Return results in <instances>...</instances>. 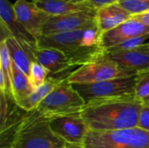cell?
I'll return each mask as SVG.
<instances>
[{
  "instance_id": "cell-1",
  "label": "cell",
  "mask_w": 149,
  "mask_h": 148,
  "mask_svg": "<svg viewBox=\"0 0 149 148\" xmlns=\"http://www.w3.org/2000/svg\"><path fill=\"white\" fill-rule=\"evenodd\" d=\"M142 103L135 96L95 99L86 103L80 114L90 131L136 127Z\"/></svg>"
},
{
  "instance_id": "cell-2",
  "label": "cell",
  "mask_w": 149,
  "mask_h": 148,
  "mask_svg": "<svg viewBox=\"0 0 149 148\" xmlns=\"http://www.w3.org/2000/svg\"><path fill=\"white\" fill-rule=\"evenodd\" d=\"M102 32L98 26L42 35L37 43L38 47L53 48L62 51L69 59L71 65H86L105 53L100 46Z\"/></svg>"
},
{
  "instance_id": "cell-3",
  "label": "cell",
  "mask_w": 149,
  "mask_h": 148,
  "mask_svg": "<svg viewBox=\"0 0 149 148\" xmlns=\"http://www.w3.org/2000/svg\"><path fill=\"white\" fill-rule=\"evenodd\" d=\"M11 148H81L72 146L56 135L50 120L37 109L26 112L17 129Z\"/></svg>"
},
{
  "instance_id": "cell-4",
  "label": "cell",
  "mask_w": 149,
  "mask_h": 148,
  "mask_svg": "<svg viewBox=\"0 0 149 148\" xmlns=\"http://www.w3.org/2000/svg\"><path fill=\"white\" fill-rule=\"evenodd\" d=\"M86 102L76 91L73 85L65 78L55 89L36 108L43 116L51 120L53 118L80 113Z\"/></svg>"
},
{
  "instance_id": "cell-5",
  "label": "cell",
  "mask_w": 149,
  "mask_h": 148,
  "mask_svg": "<svg viewBox=\"0 0 149 148\" xmlns=\"http://www.w3.org/2000/svg\"><path fill=\"white\" fill-rule=\"evenodd\" d=\"M82 148H149V132L138 126L113 131H88Z\"/></svg>"
},
{
  "instance_id": "cell-6",
  "label": "cell",
  "mask_w": 149,
  "mask_h": 148,
  "mask_svg": "<svg viewBox=\"0 0 149 148\" xmlns=\"http://www.w3.org/2000/svg\"><path fill=\"white\" fill-rule=\"evenodd\" d=\"M134 75H136V73L123 70L114 61L110 59L105 52L95 60L80 66L70 73L67 79L72 85L93 84Z\"/></svg>"
},
{
  "instance_id": "cell-7",
  "label": "cell",
  "mask_w": 149,
  "mask_h": 148,
  "mask_svg": "<svg viewBox=\"0 0 149 148\" xmlns=\"http://www.w3.org/2000/svg\"><path fill=\"white\" fill-rule=\"evenodd\" d=\"M136 75L93 84L73 85L86 104L100 99L135 96Z\"/></svg>"
},
{
  "instance_id": "cell-8",
  "label": "cell",
  "mask_w": 149,
  "mask_h": 148,
  "mask_svg": "<svg viewBox=\"0 0 149 148\" xmlns=\"http://www.w3.org/2000/svg\"><path fill=\"white\" fill-rule=\"evenodd\" d=\"M97 9L89 8L58 16H50L45 22L42 35L72 31L97 25Z\"/></svg>"
},
{
  "instance_id": "cell-9",
  "label": "cell",
  "mask_w": 149,
  "mask_h": 148,
  "mask_svg": "<svg viewBox=\"0 0 149 148\" xmlns=\"http://www.w3.org/2000/svg\"><path fill=\"white\" fill-rule=\"evenodd\" d=\"M50 126L52 132L65 142L81 148L89 131V128L80 113L51 119Z\"/></svg>"
},
{
  "instance_id": "cell-10",
  "label": "cell",
  "mask_w": 149,
  "mask_h": 148,
  "mask_svg": "<svg viewBox=\"0 0 149 148\" xmlns=\"http://www.w3.org/2000/svg\"><path fill=\"white\" fill-rule=\"evenodd\" d=\"M149 34V27L132 17L117 27L103 32L100 38V46L105 51L130 38Z\"/></svg>"
},
{
  "instance_id": "cell-11",
  "label": "cell",
  "mask_w": 149,
  "mask_h": 148,
  "mask_svg": "<svg viewBox=\"0 0 149 148\" xmlns=\"http://www.w3.org/2000/svg\"><path fill=\"white\" fill-rule=\"evenodd\" d=\"M13 9L17 19L38 40L42 36L43 27L50 15L40 10L32 1L17 0Z\"/></svg>"
},
{
  "instance_id": "cell-12",
  "label": "cell",
  "mask_w": 149,
  "mask_h": 148,
  "mask_svg": "<svg viewBox=\"0 0 149 148\" xmlns=\"http://www.w3.org/2000/svg\"><path fill=\"white\" fill-rule=\"evenodd\" d=\"M105 52L123 70L137 74L149 69V43L127 51Z\"/></svg>"
},
{
  "instance_id": "cell-13",
  "label": "cell",
  "mask_w": 149,
  "mask_h": 148,
  "mask_svg": "<svg viewBox=\"0 0 149 148\" xmlns=\"http://www.w3.org/2000/svg\"><path fill=\"white\" fill-rule=\"evenodd\" d=\"M0 21L5 24L12 37L17 38L24 46L32 50L37 47L38 40L17 19L13 5L8 0H0Z\"/></svg>"
},
{
  "instance_id": "cell-14",
  "label": "cell",
  "mask_w": 149,
  "mask_h": 148,
  "mask_svg": "<svg viewBox=\"0 0 149 148\" xmlns=\"http://www.w3.org/2000/svg\"><path fill=\"white\" fill-rule=\"evenodd\" d=\"M33 55L36 61L52 74L65 72L72 67L67 57L62 51L53 48L37 46L33 50Z\"/></svg>"
},
{
  "instance_id": "cell-15",
  "label": "cell",
  "mask_w": 149,
  "mask_h": 148,
  "mask_svg": "<svg viewBox=\"0 0 149 148\" xmlns=\"http://www.w3.org/2000/svg\"><path fill=\"white\" fill-rule=\"evenodd\" d=\"M132 17V14L118 3L103 6L97 9V26L103 33L117 27Z\"/></svg>"
},
{
  "instance_id": "cell-16",
  "label": "cell",
  "mask_w": 149,
  "mask_h": 148,
  "mask_svg": "<svg viewBox=\"0 0 149 148\" xmlns=\"http://www.w3.org/2000/svg\"><path fill=\"white\" fill-rule=\"evenodd\" d=\"M5 43L8 47L12 63L19 67L29 77L31 64L32 62L36 61L33 55L34 49L32 50L26 48L14 37L8 38L5 40Z\"/></svg>"
},
{
  "instance_id": "cell-17",
  "label": "cell",
  "mask_w": 149,
  "mask_h": 148,
  "mask_svg": "<svg viewBox=\"0 0 149 148\" xmlns=\"http://www.w3.org/2000/svg\"><path fill=\"white\" fill-rule=\"evenodd\" d=\"M12 95L16 105L21 109L34 91L31 85L28 76L14 63H12Z\"/></svg>"
},
{
  "instance_id": "cell-18",
  "label": "cell",
  "mask_w": 149,
  "mask_h": 148,
  "mask_svg": "<svg viewBox=\"0 0 149 148\" xmlns=\"http://www.w3.org/2000/svg\"><path fill=\"white\" fill-rule=\"evenodd\" d=\"M12 61L5 41L0 42V92L13 99Z\"/></svg>"
},
{
  "instance_id": "cell-19",
  "label": "cell",
  "mask_w": 149,
  "mask_h": 148,
  "mask_svg": "<svg viewBox=\"0 0 149 148\" xmlns=\"http://www.w3.org/2000/svg\"><path fill=\"white\" fill-rule=\"evenodd\" d=\"M32 2L40 10L50 16H58L76 10L93 8L86 3L75 4L67 3L65 0H32Z\"/></svg>"
},
{
  "instance_id": "cell-20",
  "label": "cell",
  "mask_w": 149,
  "mask_h": 148,
  "mask_svg": "<svg viewBox=\"0 0 149 148\" xmlns=\"http://www.w3.org/2000/svg\"><path fill=\"white\" fill-rule=\"evenodd\" d=\"M62 79H57L49 75L46 81L32 92V93L23 105L21 109L24 112H30L36 109L40 102L45 99L55 89V87H57V85L61 82Z\"/></svg>"
},
{
  "instance_id": "cell-21",
  "label": "cell",
  "mask_w": 149,
  "mask_h": 148,
  "mask_svg": "<svg viewBox=\"0 0 149 148\" xmlns=\"http://www.w3.org/2000/svg\"><path fill=\"white\" fill-rule=\"evenodd\" d=\"M49 74L50 72L38 62H32L28 78L33 90H36L40 85H42L46 81Z\"/></svg>"
},
{
  "instance_id": "cell-22",
  "label": "cell",
  "mask_w": 149,
  "mask_h": 148,
  "mask_svg": "<svg viewBox=\"0 0 149 148\" xmlns=\"http://www.w3.org/2000/svg\"><path fill=\"white\" fill-rule=\"evenodd\" d=\"M135 98L141 101L149 98V69L136 74Z\"/></svg>"
},
{
  "instance_id": "cell-23",
  "label": "cell",
  "mask_w": 149,
  "mask_h": 148,
  "mask_svg": "<svg viewBox=\"0 0 149 148\" xmlns=\"http://www.w3.org/2000/svg\"><path fill=\"white\" fill-rule=\"evenodd\" d=\"M117 3L132 14V16L149 10V0H120Z\"/></svg>"
},
{
  "instance_id": "cell-24",
  "label": "cell",
  "mask_w": 149,
  "mask_h": 148,
  "mask_svg": "<svg viewBox=\"0 0 149 148\" xmlns=\"http://www.w3.org/2000/svg\"><path fill=\"white\" fill-rule=\"evenodd\" d=\"M149 38V34L148 35H143V36H139L136 38H130L113 48H110L108 50H107L106 51H127V50H131V49H134L137 48L142 44H144L145 40H147Z\"/></svg>"
},
{
  "instance_id": "cell-25",
  "label": "cell",
  "mask_w": 149,
  "mask_h": 148,
  "mask_svg": "<svg viewBox=\"0 0 149 148\" xmlns=\"http://www.w3.org/2000/svg\"><path fill=\"white\" fill-rule=\"evenodd\" d=\"M137 126L149 132V102L143 101L142 103Z\"/></svg>"
},
{
  "instance_id": "cell-26",
  "label": "cell",
  "mask_w": 149,
  "mask_h": 148,
  "mask_svg": "<svg viewBox=\"0 0 149 148\" xmlns=\"http://www.w3.org/2000/svg\"><path fill=\"white\" fill-rule=\"evenodd\" d=\"M120 0H87L86 3L95 9H99L103 6L117 3Z\"/></svg>"
},
{
  "instance_id": "cell-27",
  "label": "cell",
  "mask_w": 149,
  "mask_h": 148,
  "mask_svg": "<svg viewBox=\"0 0 149 148\" xmlns=\"http://www.w3.org/2000/svg\"><path fill=\"white\" fill-rule=\"evenodd\" d=\"M133 17H134L136 19H138L139 21H141V22L142 24H144L146 26L149 27V10L148 11L144 12V13L136 15V16H133Z\"/></svg>"
},
{
  "instance_id": "cell-28",
  "label": "cell",
  "mask_w": 149,
  "mask_h": 148,
  "mask_svg": "<svg viewBox=\"0 0 149 148\" xmlns=\"http://www.w3.org/2000/svg\"><path fill=\"white\" fill-rule=\"evenodd\" d=\"M65 2L67 3H75V4H78V3H86L87 0H65Z\"/></svg>"
},
{
  "instance_id": "cell-29",
  "label": "cell",
  "mask_w": 149,
  "mask_h": 148,
  "mask_svg": "<svg viewBox=\"0 0 149 148\" xmlns=\"http://www.w3.org/2000/svg\"><path fill=\"white\" fill-rule=\"evenodd\" d=\"M144 101H147V102H149V98H148L147 99H145Z\"/></svg>"
},
{
  "instance_id": "cell-30",
  "label": "cell",
  "mask_w": 149,
  "mask_h": 148,
  "mask_svg": "<svg viewBox=\"0 0 149 148\" xmlns=\"http://www.w3.org/2000/svg\"><path fill=\"white\" fill-rule=\"evenodd\" d=\"M31 1H32V0H31Z\"/></svg>"
}]
</instances>
